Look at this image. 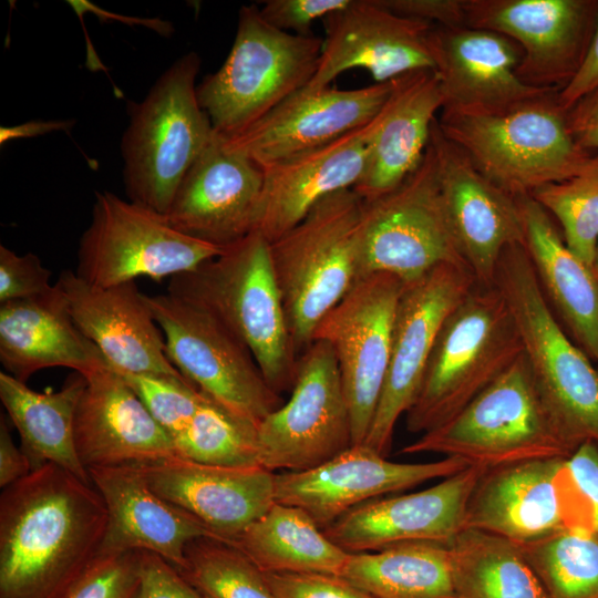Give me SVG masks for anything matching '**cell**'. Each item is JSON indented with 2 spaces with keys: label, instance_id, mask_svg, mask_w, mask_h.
Masks as SVG:
<instances>
[{
  "label": "cell",
  "instance_id": "51",
  "mask_svg": "<svg viewBox=\"0 0 598 598\" xmlns=\"http://www.w3.org/2000/svg\"><path fill=\"white\" fill-rule=\"evenodd\" d=\"M31 472L28 457L11 437L9 427L1 416L0 421V486L16 483Z\"/></svg>",
  "mask_w": 598,
  "mask_h": 598
},
{
  "label": "cell",
  "instance_id": "14",
  "mask_svg": "<svg viewBox=\"0 0 598 598\" xmlns=\"http://www.w3.org/2000/svg\"><path fill=\"white\" fill-rule=\"evenodd\" d=\"M403 285L388 272L361 277L313 332L312 341L327 342L336 354L353 445L364 442L382 393Z\"/></svg>",
  "mask_w": 598,
  "mask_h": 598
},
{
  "label": "cell",
  "instance_id": "29",
  "mask_svg": "<svg viewBox=\"0 0 598 598\" xmlns=\"http://www.w3.org/2000/svg\"><path fill=\"white\" fill-rule=\"evenodd\" d=\"M378 115L326 145L262 166L264 188L255 230L271 243L324 197L353 188L364 173Z\"/></svg>",
  "mask_w": 598,
  "mask_h": 598
},
{
  "label": "cell",
  "instance_id": "28",
  "mask_svg": "<svg viewBox=\"0 0 598 598\" xmlns=\"http://www.w3.org/2000/svg\"><path fill=\"white\" fill-rule=\"evenodd\" d=\"M74 442L86 470L176 456L174 440L110 364L85 377Z\"/></svg>",
  "mask_w": 598,
  "mask_h": 598
},
{
  "label": "cell",
  "instance_id": "42",
  "mask_svg": "<svg viewBox=\"0 0 598 598\" xmlns=\"http://www.w3.org/2000/svg\"><path fill=\"white\" fill-rule=\"evenodd\" d=\"M564 483L570 528L598 532V443L587 441L565 458Z\"/></svg>",
  "mask_w": 598,
  "mask_h": 598
},
{
  "label": "cell",
  "instance_id": "30",
  "mask_svg": "<svg viewBox=\"0 0 598 598\" xmlns=\"http://www.w3.org/2000/svg\"><path fill=\"white\" fill-rule=\"evenodd\" d=\"M0 362L24 383L47 368L86 377L109 364L75 326L58 282L44 295L0 303Z\"/></svg>",
  "mask_w": 598,
  "mask_h": 598
},
{
  "label": "cell",
  "instance_id": "52",
  "mask_svg": "<svg viewBox=\"0 0 598 598\" xmlns=\"http://www.w3.org/2000/svg\"><path fill=\"white\" fill-rule=\"evenodd\" d=\"M74 124V121H29L16 126L0 127V144L17 140L34 137L53 131H66Z\"/></svg>",
  "mask_w": 598,
  "mask_h": 598
},
{
  "label": "cell",
  "instance_id": "48",
  "mask_svg": "<svg viewBox=\"0 0 598 598\" xmlns=\"http://www.w3.org/2000/svg\"><path fill=\"white\" fill-rule=\"evenodd\" d=\"M385 9L405 18L453 28L465 25L466 0H378Z\"/></svg>",
  "mask_w": 598,
  "mask_h": 598
},
{
  "label": "cell",
  "instance_id": "21",
  "mask_svg": "<svg viewBox=\"0 0 598 598\" xmlns=\"http://www.w3.org/2000/svg\"><path fill=\"white\" fill-rule=\"evenodd\" d=\"M323 38L317 72L306 86H330L342 72L367 70L375 83L432 69L429 34L434 24L405 18L378 0H352L323 19Z\"/></svg>",
  "mask_w": 598,
  "mask_h": 598
},
{
  "label": "cell",
  "instance_id": "8",
  "mask_svg": "<svg viewBox=\"0 0 598 598\" xmlns=\"http://www.w3.org/2000/svg\"><path fill=\"white\" fill-rule=\"evenodd\" d=\"M323 39L268 23L257 4L243 6L223 65L197 85L216 133L231 137L255 124L315 76Z\"/></svg>",
  "mask_w": 598,
  "mask_h": 598
},
{
  "label": "cell",
  "instance_id": "3",
  "mask_svg": "<svg viewBox=\"0 0 598 598\" xmlns=\"http://www.w3.org/2000/svg\"><path fill=\"white\" fill-rule=\"evenodd\" d=\"M199 69V55L188 52L158 76L142 101L127 103L130 120L121 140L126 194L165 216L215 133L197 96Z\"/></svg>",
  "mask_w": 598,
  "mask_h": 598
},
{
  "label": "cell",
  "instance_id": "44",
  "mask_svg": "<svg viewBox=\"0 0 598 598\" xmlns=\"http://www.w3.org/2000/svg\"><path fill=\"white\" fill-rule=\"evenodd\" d=\"M50 280L51 271L37 255L20 256L0 246V303L44 295L54 287Z\"/></svg>",
  "mask_w": 598,
  "mask_h": 598
},
{
  "label": "cell",
  "instance_id": "12",
  "mask_svg": "<svg viewBox=\"0 0 598 598\" xmlns=\"http://www.w3.org/2000/svg\"><path fill=\"white\" fill-rule=\"evenodd\" d=\"M146 299L167 358L202 393L257 426L282 404L248 349L213 315L167 292Z\"/></svg>",
  "mask_w": 598,
  "mask_h": 598
},
{
  "label": "cell",
  "instance_id": "39",
  "mask_svg": "<svg viewBox=\"0 0 598 598\" xmlns=\"http://www.w3.org/2000/svg\"><path fill=\"white\" fill-rule=\"evenodd\" d=\"M179 573L204 598H277L265 574L240 549L215 538L189 543Z\"/></svg>",
  "mask_w": 598,
  "mask_h": 598
},
{
  "label": "cell",
  "instance_id": "19",
  "mask_svg": "<svg viewBox=\"0 0 598 598\" xmlns=\"http://www.w3.org/2000/svg\"><path fill=\"white\" fill-rule=\"evenodd\" d=\"M455 457L427 463L388 460L365 444L351 445L326 463L276 474V502L300 507L324 529L368 501L404 491L467 467Z\"/></svg>",
  "mask_w": 598,
  "mask_h": 598
},
{
  "label": "cell",
  "instance_id": "15",
  "mask_svg": "<svg viewBox=\"0 0 598 598\" xmlns=\"http://www.w3.org/2000/svg\"><path fill=\"white\" fill-rule=\"evenodd\" d=\"M475 285L471 270L455 264L439 265L404 282L384 385L363 442L380 455L389 456L395 424L416 399L444 321Z\"/></svg>",
  "mask_w": 598,
  "mask_h": 598
},
{
  "label": "cell",
  "instance_id": "20",
  "mask_svg": "<svg viewBox=\"0 0 598 598\" xmlns=\"http://www.w3.org/2000/svg\"><path fill=\"white\" fill-rule=\"evenodd\" d=\"M262 168L214 133L182 179L166 218L177 230L220 248L255 231Z\"/></svg>",
  "mask_w": 598,
  "mask_h": 598
},
{
  "label": "cell",
  "instance_id": "43",
  "mask_svg": "<svg viewBox=\"0 0 598 598\" xmlns=\"http://www.w3.org/2000/svg\"><path fill=\"white\" fill-rule=\"evenodd\" d=\"M140 551L99 555L66 598H135Z\"/></svg>",
  "mask_w": 598,
  "mask_h": 598
},
{
  "label": "cell",
  "instance_id": "50",
  "mask_svg": "<svg viewBox=\"0 0 598 598\" xmlns=\"http://www.w3.org/2000/svg\"><path fill=\"white\" fill-rule=\"evenodd\" d=\"M598 87V16L584 61L574 78L557 92L560 106L568 111L579 99Z\"/></svg>",
  "mask_w": 598,
  "mask_h": 598
},
{
  "label": "cell",
  "instance_id": "41",
  "mask_svg": "<svg viewBox=\"0 0 598 598\" xmlns=\"http://www.w3.org/2000/svg\"><path fill=\"white\" fill-rule=\"evenodd\" d=\"M118 373L173 440L187 427L204 399V394L187 380Z\"/></svg>",
  "mask_w": 598,
  "mask_h": 598
},
{
  "label": "cell",
  "instance_id": "26",
  "mask_svg": "<svg viewBox=\"0 0 598 598\" xmlns=\"http://www.w3.org/2000/svg\"><path fill=\"white\" fill-rule=\"evenodd\" d=\"M135 465L156 494L231 545L276 503V474L261 466H216L178 456Z\"/></svg>",
  "mask_w": 598,
  "mask_h": 598
},
{
  "label": "cell",
  "instance_id": "13",
  "mask_svg": "<svg viewBox=\"0 0 598 598\" xmlns=\"http://www.w3.org/2000/svg\"><path fill=\"white\" fill-rule=\"evenodd\" d=\"M260 466L274 472L317 467L349 448L352 429L332 348L313 340L298 359L287 403L258 425Z\"/></svg>",
  "mask_w": 598,
  "mask_h": 598
},
{
  "label": "cell",
  "instance_id": "2",
  "mask_svg": "<svg viewBox=\"0 0 598 598\" xmlns=\"http://www.w3.org/2000/svg\"><path fill=\"white\" fill-rule=\"evenodd\" d=\"M167 293L219 320L248 349L277 393L292 388L298 351L275 277L270 243L259 231L194 270L169 278Z\"/></svg>",
  "mask_w": 598,
  "mask_h": 598
},
{
  "label": "cell",
  "instance_id": "23",
  "mask_svg": "<svg viewBox=\"0 0 598 598\" xmlns=\"http://www.w3.org/2000/svg\"><path fill=\"white\" fill-rule=\"evenodd\" d=\"M393 80L339 90L303 87L226 144L260 167L326 145L371 122L382 110Z\"/></svg>",
  "mask_w": 598,
  "mask_h": 598
},
{
  "label": "cell",
  "instance_id": "27",
  "mask_svg": "<svg viewBox=\"0 0 598 598\" xmlns=\"http://www.w3.org/2000/svg\"><path fill=\"white\" fill-rule=\"evenodd\" d=\"M87 471L107 511L99 555L150 551L179 570L189 543L203 537L220 540L197 517L156 494L135 464Z\"/></svg>",
  "mask_w": 598,
  "mask_h": 598
},
{
  "label": "cell",
  "instance_id": "9",
  "mask_svg": "<svg viewBox=\"0 0 598 598\" xmlns=\"http://www.w3.org/2000/svg\"><path fill=\"white\" fill-rule=\"evenodd\" d=\"M362 199L351 189L318 202L270 243L275 277L297 351L360 279L357 233Z\"/></svg>",
  "mask_w": 598,
  "mask_h": 598
},
{
  "label": "cell",
  "instance_id": "4",
  "mask_svg": "<svg viewBox=\"0 0 598 598\" xmlns=\"http://www.w3.org/2000/svg\"><path fill=\"white\" fill-rule=\"evenodd\" d=\"M494 286L515 319L536 386L575 450L598 443V368L557 321L524 244L507 246Z\"/></svg>",
  "mask_w": 598,
  "mask_h": 598
},
{
  "label": "cell",
  "instance_id": "18",
  "mask_svg": "<svg viewBox=\"0 0 598 598\" xmlns=\"http://www.w3.org/2000/svg\"><path fill=\"white\" fill-rule=\"evenodd\" d=\"M429 44L444 113L498 114L559 91L524 83L517 75L523 50L498 32L433 25Z\"/></svg>",
  "mask_w": 598,
  "mask_h": 598
},
{
  "label": "cell",
  "instance_id": "45",
  "mask_svg": "<svg viewBox=\"0 0 598 598\" xmlns=\"http://www.w3.org/2000/svg\"><path fill=\"white\" fill-rule=\"evenodd\" d=\"M264 574L277 598H373L344 578L336 575Z\"/></svg>",
  "mask_w": 598,
  "mask_h": 598
},
{
  "label": "cell",
  "instance_id": "24",
  "mask_svg": "<svg viewBox=\"0 0 598 598\" xmlns=\"http://www.w3.org/2000/svg\"><path fill=\"white\" fill-rule=\"evenodd\" d=\"M56 282L75 326L114 370L186 380L167 358L163 331L135 281L96 287L63 270Z\"/></svg>",
  "mask_w": 598,
  "mask_h": 598
},
{
  "label": "cell",
  "instance_id": "49",
  "mask_svg": "<svg viewBox=\"0 0 598 598\" xmlns=\"http://www.w3.org/2000/svg\"><path fill=\"white\" fill-rule=\"evenodd\" d=\"M568 131L582 148L598 152V87L579 99L567 112Z\"/></svg>",
  "mask_w": 598,
  "mask_h": 598
},
{
  "label": "cell",
  "instance_id": "46",
  "mask_svg": "<svg viewBox=\"0 0 598 598\" xmlns=\"http://www.w3.org/2000/svg\"><path fill=\"white\" fill-rule=\"evenodd\" d=\"M352 0H267L259 8L262 18L275 28L297 35H312L318 19L347 8Z\"/></svg>",
  "mask_w": 598,
  "mask_h": 598
},
{
  "label": "cell",
  "instance_id": "16",
  "mask_svg": "<svg viewBox=\"0 0 598 598\" xmlns=\"http://www.w3.org/2000/svg\"><path fill=\"white\" fill-rule=\"evenodd\" d=\"M465 25L514 40L523 50L519 79L563 89L580 68L592 39L598 0H466Z\"/></svg>",
  "mask_w": 598,
  "mask_h": 598
},
{
  "label": "cell",
  "instance_id": "6",
  "mask_svg": "<svg viewBox=\"0 0 598 598\" xmlns=\"http://www.w3.org/2000/svg\"><path fill=\"white\" fill-rule=\"evenodd\" d=\"M573 451L522 353L457 414L421 434L401 452L437 453L489 470L536 458L567 457Z\"/></svg>",
  "mask_w": 598,
  "mask_h": 598
},
{
  "label": "cell",
  "instance_id": "34",
  "mask_svg": "<svg viewBox=\"0 0 598 598\" xmlns=\"http://www.w3.org/2000/svg\"><path fill=\"white\" fill-rule=\"evenodd\" d=\"M233 545L262 573L341 576L350 555L331 542L303 509L277 502Z\"/></svg>",
  "mask_w": 598,
  "mask_h": 598
},
{
  "label": "cell",
  "instance_id": "53",
  "mask_svg": "<svg viewBox=\"0 0 598 598\" xmlns=\"http://www.w3.org/2000/svg\"><path fill=\"white\" fill-rule=\"evenodd\" d=\"M591 270H592L595 277L598 280V241H597V245H596L595 257H594Z\"/></svg>",
  "mask_w": 598,
  "mask_h": 598
},
{
  "label": "cell",
  "instance_id": "38",
  "mask_svg": "<svg viewBox=\"0 0 598 598\" xmlns=\"http://www.w3.org/2000/svg\"><path fill=\"white\" fill-rule=\"evenodd\" d=\"M204 394V393H203ZM176 456L227 466H260L258 426L204 394L187 427L174 437Z\"/></svg>",
  "mask_w": 598,
  "mask_h": 598
},
{
  "label": "cell",
  "instance_id": "32",
  "mask_svg": "<svg viewBox=\"0 0 598 598\" xmlns=\"http://www.w3.org/2000/svg\"><path fill=\"white\" fill-rule=\"evenodd\" d=\"M516 199L524 245L544 296L575 343L598 368V280L567 247L551 216L530 195Z\"/></svg>",
  "mask_w": 598,
  "mask_h": 598
},
{
  "label": "cell",
  "instance_id": "40",
  "mask_svg": "<svg viewBox=\"0 0 598 598\" xmlns=\"http://www.w3.org/2000/svg\"><path fill=\"white\" fill-rule=\"evenodd\" d=\"M530 196L558 220L567 247L591 268L598 241V152L576 175Z\"/></svg>",
  "mask_w": 598,
  "mask_h": 598
},
{
  "label": "cell",
  "instance_id": "33",
  "mask_svg": "<svg viewBox=\"0 0 598 598\" xmlns=\"http://www.w3.org/2000/svg\"><path fill=\"white\" fill-rule=\"evenodd\" d=\"M85 384V377L73 372L59 391L37 392L0 372V400L19 433L31 471L52 463L92 484L74 442L75 411Z\"/></svg>",
  "mask_w": 598,
  "mask_h": 598
},
{
  "label": "cell",
  "instance_id": "7",
  "mask_svg": "<svg viewBox=\"0 0 598 598\" xmlns=\"http://www.w3.org/2000/svg\"><path fill=\"white\" fill-rule=\"evenodd\" d=\"M520 336L497 287L475 285L444 321L406 429L425 433L452 419L520 354Z\"/></svg>",
  "mask_w": 598,
  "mask_h": 598
},
{
  "label": "cell",
  "instance_id": "31",
  "mask_svg": "<svg viewBox=\"0 0 598 598\" xmlns=\"http://www.w3.org/2000/svg\"><path fill=\"white\" fill-rule=\"evenodd\" d=\"M442 107L434 70H419L393 80L390 96L378 115L364 173L352 188L361 199L391 192L419 166Z\"/></svg>",
  "mask_w": 598,
  "mask_h": 598
},
{
  "label": "cell",
  "instance_id": "36",
  "mask_svg": "<svg viewBox=\"0 0 598 598\" xmlns=\"http://www.w3.org/2000/svg\"><path fill=\"white\" fill-rule=\"evenodd\" d=\"M448 546L456 598H546L518 544L464 528Z\"/></svg>",
  "mask_w": 598,
  "mask_h": 598
},
{
  "label": "cell",
  "instance_id": "47",
  "mask_svg": "<svg viewBox=\"0 0 598 598\" xmlns=\"http://www.w3.org/2000/svg\"><path fill=\"white\" fill-rule=\"evenodd\" d=\"M135 598H204L164 558L140 551V585Z\"/></svg>",
  "mask_w": 598,
  "mask_h": 598
},
{
  "label": "cell",
  "instance_id": "17",
  "mask_svg": "<svg viewBox=\"0 0 598 598\" xmlns=\"http://www.w3.org/2000/svg\"><path fill=\"white\" fill-rule=\"evenodd\" d=\"M430 145L444 209L462 258L477 285L492 287L503 250L525 241L517 199L476 169L466 154L445 137L437 118Z\"/></svg>",
  "mask_w": 598,
  "mask_h": 598
},
{
  "label": "cell",
  "instance_id": "22",
  "mask_svg": "<svg viewBox=\"0 0 598 598\" xmlns=\"http://www.w3.org/2000/svg\"><path fill=\"white\" fill-rule=\"evenodd\" d=\"M485 471L467 466L420 492L368 501L323 532L349 554L377 551L410 542L450 544L465 528L467 502Z\"/></svg>",
  "mask_w": 598,
  "mask_h": 598
},
{
  "label": "cell",
  "instance_id": "11",
  "mask_svg": "<svg viewBox=\"0 0 598 598\" xmlns=\"http://www.w3.org/2000/svg\"><path fill=\"white\" fill-rule=\"evenodd\" d=\"M224 249L177 230L165 215L111 192H97L74 272L96 287L138 277L159 281L194 270Z\"/></svg>",
  "mask_w": 598,
  "mask_h": 598
},
{
  "label": "cell",
  "instance_id": "1",
  "mask_svg": "<svg viewBox=\"0 0 598 598\" xmlns=\"http://www.w3.org/2000/svg\"><path fill=\"white\" fill-rule=\"evenodd\" d=\"M2 489L0 598H66L100 554L102 496L52 463Z\"/></svg>",
  "mask_w": 598,
  "mask_h": 598
},
{
  "label": "cell",
  "instance_id": "5",
  "mask_svg": "<svg viewBox=\"0 0 598 598\" xmlns=\"http://www.w3.org/2000/svg\"><path fill=\"white\" fill-rule=\"evenodd\" d=\"M554 91L498 114L442 112V133L476 169L517 198L576 175L592 156L571 137Z\"/></svg>",
  "mask_w": 598,
  "mask_h": 598
},
{
  "label": "cell",
  "instance_id": "35",
  "mask_svg": "<svg viewBox=\"0 0 598 598\" xmlns=\"http://www.w3.org/2000/svg\"><path fill=\"white\" fill-rule=\"evenodd\" d=\"M340 577L373 598H456L450 546L437 542L350 554Z\"/></svg>",
  "mask_w": 598,
  "mask_h": 598
},
{
  "label": "cell",
  "instance_id": "25",
  "mask_svg": "<svg viewBox=\"0 0 598 598\" xmlns=\"http://www.w3.org/2000/svg\"><path fill=\"white\" fill-rule=\"evenodd\" d=\"M565 458H536L486 470L467 502L465 528L516 544L570 528Z\"/></svg>",
  "mask_w": 598,
  "mask_h": 598
},
{
  "label": "cell",
  "instance_id": "10",
  "mask_svg": "<svg viewBox=\"0 0 598 598\" xmlns=\"http://www.w3.org/2000/svg\"><path fill=\"white\" fill-rule=\"evenodd\" d=\"M357 241L360 278L388 272L408 282L442 264L466 266L446 217L430 143L398 187L362 199Z\"/></svg>",
  "mask_w": 598,
  "mask_h": 598
},
{
  "label": "cell",
  "instance_id": "37",
  "mask_svg": "<svg viewBox=\"0 0 598 598\" xmlns=\"http://www.w3.org/2000/svg\"><path fill=\"white\" fill-rule=\"evenodd\" d=\"M518 545L546 598H598V532L565 528Z\"/></svg>",
  "mask_w": 598,
  "mask_h": 598
}]
</instances>
